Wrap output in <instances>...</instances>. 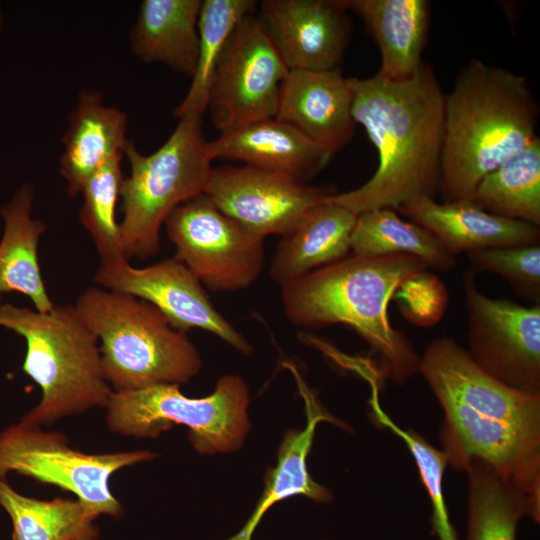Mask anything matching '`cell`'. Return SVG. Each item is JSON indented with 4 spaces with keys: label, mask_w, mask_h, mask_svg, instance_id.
<instances>
[{
    "label": "cell",
    "mask_w": 540,
    "mask_h": 540,
    "mask_svg": "<svg viewBox=\"0 0 540 540\" xmlns=\"http://www.w3.org/2000/svg\"><path fill=\"white\" fill-rule=\"evenodd\" d=\"M419 372L445 415L448 464L464 472L475 462L488 465L540 511V394L499 382L448 337L428 344Z\"/></svg>",
    "instance_id": "obj_1"
},
{
    "label": "cell",
    "mask_w": 540,
    "mask_h": 540,
    "mask_svg": "<svg viewBox=\"0 0 540 540\" xmlns=\"http://www.w3.org/2000/svg\"><path fill=\"white\" fill-rule=\"evenodd\" d=\"M348 80L353 118L374 145L378 166L362 186L324 201L359 215L380 208L395 210L422 197L434 198L440 180L445 93L432 67L423 62L404 80L377 73Z\"/></svg>",
    "instance_id": "obj_2"
},
{
    "label": "cell",
    "mask_w": 540,
    "mask_h": 540,
    "mask_svg": "<svg viewBox=\"0 0 540 540\" xmlns=\"http://www.w3.org/2000/svg\"><path fill=\"white\" fill-rule=\"evenodd\" d=\"M427 268L408 254L347 255L281 286L283 309L296 327L350 326L379 355L385 375L401 385L419 372L420 356L390 323L388 304Z\"/></svg>",
    "instance_id": "obj_3"
},
{
    "label": "cell",
    "mask_w": 540,
    "mask_h": 540,
    "mask_svg": "<svg viewBox=\"0 0 540 540\" xmlns=\"http://www.w3.org/2000/svg\"><path fill=\"white\" fill-rule=\"evenodd\" d=\"M538 105L526 78L472 59L444 95L438 191L469 200L480 181L538 136Z\"/></svg>",
    "instance_id": "obj_4"
},
{
    "label": "cell",
    "mask_w": 540,
    "mask_h": 540,
    "mask_svg": "<svg viewBox=\"0 0 540 540\" xmlns=\"http://www.w3.org/2000/svg\"><path fill=\"white\" fill-rule=\"evenodd\" d=\"M74 307L101 342L104 376L114 392L184 384L202 367L186 332L175 329L157 307L143 299L90 287Z\"/></svg>",
    "instance_id": "obj_5"
},
{
    "label": "cell",
    "mask_w": 540,
    "mask_h": 540,
    "mask_svg": "<svg viewBox=\"0 0 540 540\" xmlns=\"http://www.w3.org/2000/svg\"><path fill=\"white\" fill-rule=\"evenodd\" d=\"M0 327L25 339L22 370L42 391L41 400L22 421L51 425L93 407H106L113 390L104 376L98 340L74 305L39 312L2 304Z\"/></svg>",
    "instance_id": "obj_6"
},
{
    "label": "cell",
    "mask_w": 540,
    "mask_h": 540,
    "mask_svg": "<svg viewBox=\"0 0 540 540\" xmlns=\"http://www.w3.org/2000/svg\"><path fill=\"white\" fill-rule=\"evenodd\" d=\"M130 173L120 188V239L127 260L146 259L160 250V231L170 213L204 193L212 158L202 133V116L187 114L155 152L144 155L129 139Z\"/></svg>",
    "instance_id": "obj_7"
},
{
    "label": "cell",
    "mask_w": 540,
    "mask_h": 540,
    "mask_svg": "<svg viewBox=\"0 0 540 540\" xmlns=\"http://www.w3.org/2000/svg\"><path fill=\"white\" fill-rule=\"evenodd\" d=\"M249 402L246 382L228 374L202 398L185 396L178 384L113 391L105 407L106 422L112 432L137 439H154L173 425H184L199 454L215 455L242 447L251 427Z\"/></svg>",
    "instance_id": "obj_8"
},
{
    "label": "cell",
    "mask_w": 540,
    "mask_h": 540,
    "mask_svg": "<svg viewBox=\"0 0 540 540\" xmlns=\"http://www.w3.org/2000/svg\"><path fill=\"white\" fill-rule=\"evenodd\" d=\"M156 456L147 450L86 454L72 448L62 434L24 421L0 433V477L17 472L70 491L97 516L123 515L110 490L111 475Z\"/></svg>",
    "instance_id": "obj_9"
},
{
    "label": "cell",
    "mask_w": 540,
    "mask_h": 540,
    "mask_svg": "<svg viewBox=\"0 0 540 540\" xmlns=\"http://www.w3.org/2000/svg\"><path fill=\"white\" fill-rule=\"evenodd\" d=\"M164 226L174 258L214 292L245 289L263 270L264 239L221 212L204 193L174 209Z\"/></svg>",
    "instance_id": "obj_10"
},
{
    "label": "cell",
    "mask_w": 540,
    "mask_h": 540,
    "mask_svg": "<svg viewBox=\"0 0 540 540\" xmlns=\"http://www.w3.org/2000/svg\"><path fill=\"white\" fill-rule=\"evenodd\" d=\"M289 70L253 14L234 28L213 74L207 109L220 134L274 118Z\"/></svg>",
    "instance_id": "obj_11"
},
{
    "label": "cell",
    "mask_w": 540,
    "mask_h": 540,
    "mask_svg": "<svg viewBox=\"0 0 540 540\" xmlns=\"http://www.w3.org/2000/svg\"><path fill=\"white\" fill-rule=\"evenodd\" d=\"M475 273L463 275L466 350L488 375L527 394H540V303L526 307L483 294Z\"/></svg>",
    "instance_id": "obj_12"
},
{
    "label": "cell",
    "mask_w": 540,
    "mask_h": 540,
    "mask_svg": "<svg viewBox=\"0 0 540 540\" xmlns=\"http://www.w3.org/2000/svg\"><path fill=\"white\" fill-rule=\"evenodd\" d=\"M204 194L221 212L264 239L285 235L335 193L264 169L225 165L212 169Z\"/></svg>",
    "instance_id": "obj_13"
},
{
    "label": "cell",
    "mask_w": 540,
    "mask_h": 540,
    "mask_svg": "<svg viewBox=\"0 0 540 540\" xmlns=\"http://www.w3.org/2000/svg\"><path fill=\"white\" fill-rule=\"evenodd\" d=\"M94 281L102 288L153 304L177 330L200 328L245 355L253 352L249 342L213 305L202 283L176 258L144 268L131 266L129 260L101 265Z\"/></svg>",
    "instance_id": "obj_14"
},
{
    "label": "cell",
    "mask_w": 540,
    "mask_h": 540,
    "mask_svg": "<svg viewBox=\"0 0 540 540\" xmlns=\"http://www.w3.org/2000/svg\"><path fill=\"white\" fill-rule=\"evenodd\" d=\"M344 0H264L257 16L288 70L340 68L352 33Z\"/></svg>",
    "instance_id": "obj_15"
},
{
    "label": "cell",
    "mask_w": 540,
    "mask_h": 540,
    "mask_svg": "<svg viewBox=\"0 0 540 540\" xmlns=\"http://www.w3.org/2000/svg\"><path fill=\"white\" fill-rule=\"evenodd\" d=\"M352 106V89L340 68L289 70L280 88L275 118L334 155L353 136Z\"/></svg>",
    "instance_id": "obj_16"
},
{
    "label": "cell",
    "mask_w": 540,
    "mask_h": 540,
    "mask_svg": "<svg viewBox=\"0 0 540 540\" xmlns=\"http://www.w3.org/2000/svg\"><path fill=\"white\" fill-rule=\"evenodd\" d=\"M395 211L433 234L452 256L540 241L539 227L494 215L471 200L439 203L434 198L422 197L397 207Z\"/></svg>",
    "instance_id": "obj_17"
},
{
    "label": "cell",
    "mask_w": 540,
    "mask_h": 540,
    "mask_svg": "<svg viewBox=\"0 0 540 540\" xmlns=\"http://www.w3.org/2000/svg\"><path fill=\"white\" fill-rule=\"evenodd\" d=\"M214 159L244 162L307 183L333 155L295 127L270 118L251 123L208 141Z\"/></svg>",
    "instance_id": "obj_18"
},
{
    "label": "cell",
    "mask_w": 540,
    "mask_h": 540,
    "mask_svg": "<svg viewBox=\"0 0 540 540\" xmlns=\"http://www.w3.org/2000/svg\"><path fill=\"white\" fill-rule=\"evenodd\" d=\"M127 126L128 115L105 105L101 92H79L61 138L64 149L59 158V173L69 197L80 194L85 181L104 163L124 156Z\"/></svg>",
    "instance_id": "obj_19"
},
{
    "label": "cell",
    "mask_w": 540,
    "mask_h": 540,
    "mask_svg": "<svg viewBox=\"0 0 540 540\" xmlns=\"http://www.w3.org/2000/svg\"><path fill=\"white\" fill-rule=\"evenodd\" d=\"M363 20L377 43L378 75L390 80L412 77L422 65L430 19L427 0H344Z\"/></svg>",
    "instance_id": "obj_20"
},
{
    "label": "cell",
    "mask_w": 540,
    "mask_h": 540,
    "mask_svg": "<svg viewBox=\"0 0 540 540\" xmlns=\"http://www.w3.org/2000/svg\"><path fill=\"white\" fill-rule=\"evenodd\" d=\"M201 0H143L129 33L131 53L192 78L198 57Z\"/></svg>",
    "instance_id": "obj_21"
},
{
    "label": "cell",
    "mask_w": 540,
    "mask_h": 540,
    "mask_svg": "<svg viewBox=\"0 0 540 540\" xmlns=\"http://www.w3.org/2000/svg\"><path fill=\"white\" fill-rule=\"evenodd\" d=\"M325 200V199H324ZM357 215L323 201L281 236L269 275L279 285L346 257Z\"/></svg>",
    "instance_id": "obj_22"
},
{
    "label": "cell",
    "mask_w": 540,
    "mask_h": 540,
    "mask_svg": "<svg viewBox=\"0 0 540 540\" xmlns=\"http://www.w3.org/2000/svg\"><path fill=\"white\" fill-rule=\"evenodd\" d=\"M34 187L22 184L0 207L4 232L0 241V296L18 292L27 296L35 310L49 312L55 305L42 280L38 244L45 223L32 217Z\"/></svg>",
    "instance_id": "obj_23"
},
{
    "label": "cell",
    "mask_w": 540,
    "mask_h": 540,
    "mask_svg": "<svg viewBox=\"0 0 540 540\" xmlns=\"http://www.w3.org/2000/svg\"><path fill=\"white\" fill-rule=\"evenodd\" d=\"M301 391L306 401V427L285 432L278 448L277 464L267 471L262 495L252 514L240 531L226 540H251L265 513L283 499L295 495L305 496L316 503H329L333 499L332 492L311 477L306 460L316 425L323 420H335L323 414L309 390L301 386Z\"/></svg>",
    "instance_id": "obj_24"
},
{
    "label": "cell",
    "mask_w": 540,
    "mask_h": 540,
    "mask_svg": "<svg viewBox=\"0 0 540 540\" xmlns=\"http://www.w3.org/2000/svg\"><path fill=\"white\" fill-rule=\"evenodd\" d=\"M0 505L10 516L12 540H97V515L78 499L40 500L17 493L0 477Z\"/></svg>",
    "instance_id": "obj_25"
},
{
    "label": "cell",
    "mask_w": 540,
    "mask_h": 540,
    "mask_svg": "<svg viewBox=\"0 0 540 540\" xmlns=\"http://www.w3.org/2000/svg\"><path fill=\"white\" fill-rule=\"evenodd\" d=\"M468 474V530L466 540H516L524 516L539 523L540 511L518 489L488 465L475 462Z\"/></svg>",
    "instance_id": "obj_26"
},
{
    "label": "cell",
    "mask_w": 540,
    "mask_h": 540,
    "mask_svg": "<svg viewBox=\"0 0 540 540\" xmlns=\"http://www.w3.org/2000/svg\"><path fill=\"white\" fill-rule=\"evenodd\" d=\"M483 210L540 225V139L488 173L469 199Z\"/></svg>",
    "instance_id": "obj_27"
},
{
    "label": "cell",
    "mask_w": 540,
    "mask_h": 540,
    "mask_svg": "<svg viewBox=\"0 0 540 540\" xmlns=\"http://www.w3.org/2000/svg\"><path fill=\"white\" fill-rule=\"evenodd\" d=\"M352 254L378 257L414 255L428 267L447 271L455 258L423 227L402 220L394 209L380 208L357 215L350 238Z\"/></svg>",
    "instance_id": "obj_28"
},
{
    "label": "cell",
    "mask_w": 540,
    "mask_h": 540,
    "mask_svg": "<svg viewBox=\"0 0 540 540\" xmlns=\"http://www.w3.org/2000/svg\"><path fill=\"white\" fill-rule=\"evenodd\" d=\"M253 0H204L198 19V57L190 87L172 114L180 118L187 114L203 116L207 110L215 67L222 50L237 24L253 14Z\"/></svg>",
    "instance_id": "obj_29"
},
{
    "label": "cell",
    "mask_w": 540,
    "mask_h": 540,
    "mask_svg": "<svg viewBox=\"0 0 540 540\" xmlns=\"http://www.w3.org/2000/svg\"><path fill=\"white\" fill-rule=\"evenodd\" d=\"M122 158L115 157L104 163L85 181L80 191L83 204L79 211V221L90 234L101 265L127 260L116 220V206L124 177L121 171Z\"/></svg>",
    "instance_id": "obj_30"
},
{
    "label": "cell",
    "mask_w": 540,
    "mask_h": 540,
    "mask_svg": "<svg viewBox=\"0 0 540 540\" xmlns=\"http://www.w3.org/2000/svg\"><path fill=\"white\" fill-rule=\"evenodd\" d=\"M372 408L377 421L405 442L415 460L432 506L431 525L433 534L439 540H460L456 529L451 523L444 500L442 482L448 461L443 450H438L432 446L414 430L400 428L380 408L376 397L373 398Z\"/></svg>",
    "instance_id": "obj_31"
},
{
    "label": "cell",
    "mask_w": 540,
    "mask_h": 540,
    "mask_svg": "<svg viewBox=\"0 0 540 540\" xmlns=\"http://www.w3.org/2000/svg\"><path fill=\"white\" fill-rule=\"evenodd\" d=\"M473 273L490 272L505 279L521 297L540 303V244L467 252Z\"/></svg>",
    "instance_id": "obj_32"
},
{
    "label": "cell",
    "mask_w": 540,
    "mask_h": 540,
    "mask_svg": "<svg viewBox=\"0 0 540 540\" xmlns=\"http://www.w3.org/2000/svg\"><path fill=\"white\" fill-rule=\"evenodd\" d=\"M4 22H5L4 11H3L2 4L0 3V35L3 30Z\"/></svg>",
    "instance_id": "obj_33"
}]
</instances>
